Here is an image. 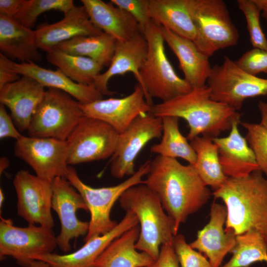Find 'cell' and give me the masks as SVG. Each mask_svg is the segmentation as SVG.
I'll list each match as a JSON object with an SVG mask.
<instances>
[{
  "mask_svg": "<svg viewBox=\"0 0 267 267\" xmlns=\"http://www.w3.org/2000/svg\"><path fill=\"white\" fill-rule=\"evenodd\" d=\"M152 21L176 34L194 42L196 30L189 13L187 0H149Z\"/></svg>",
  "mask_w": 267,
  "mask_h": 267,
  "instance_id": "83f0119b",
  "label": "cell"
},
{
  "mask_svg": "<svg viewBox=\"0 0 267 267\" xmlns=\"http://www.w3.org/2000/svg\"><path fill=\"white\" fill-rule=\"evenodd\" d=\"M23 135L15 126L13 120L7 112L5 107L0 104V138H12L19 139Z\"/></svg>",
  "mask_w": 267,
  "mask_h": 267,
  "instance_id": "ab89813d",
  "label": "cell"
},
{
  "mask_svg": "<svg viewBox=\"0 0 267 267\" xmlns=\"http://www.w3.org/2000/svg\"><path fill=\"white\" fill-rule=\"evenodd\" d=\"M0 62L20 76L31 78L44 88L66 92L81 104H86L103 99V95L93 86L77 83L59 69H48L36 63H17L0 53Z\"/></svg>",
  "mask_w": 267,
  "mask_h": 267,
  "instance_id": "e0dca14e",
  "label": "cell"
},
{
  "mask_svg": "<svg viewBox=\"0 0 267 267\" xmlns=\"http://www.w3.org/2000/svg\"><path fill=\"white\" fill-rule=\"evenodd\" d=\"M85 116L101 120L112 127L119 134L123 133L138 116L149 113L152 105L137 84L133 91L122 98L100 99L81 104Z\"/></svg>",
  "mask_w": 267,
  "mask_h": 267,
  "instance_id": "2e32d148",
  "label": "cell"
},
{
  "mask_svg": "<svg viewBox=\"0 0 267 267\" xmlns=\"http://www.w3.org/2000/svg\"><path fill=\"white\" fill-rule=\"evenodd\" d=\"M187 9L196 30L193 42L210 57L217 51L237 44L239 33L222 0H187Z\"/></svg>",
  "mask_w": 267,
  "mask_h": 267,
  "instance_id": "52a82bcc",
  "label": "cell"
},
{
  "mask_svg": "<svg viewBox=\"0 0 267 267\" xmlns=\"http://www.w3.org/2000/svg\"><path fill=\"white\" fill-rule=\"evenodd\" d=\"M57 246L56 237L52 228L33 224L18 227L10 219L0 217L1 259L10 257L19 265L29 267L36 257L52 253Z\"/></svg>",
  "mask_w": 267,
  "mask_h": 267,
  "instance_id": "30bf717a",
  "label": "cell"
},
{
  "mask_svg": "<svg viewBox=\"0 0 267 267\" xmlns=\"http://www.w3.org/2000/svg\"><path fill=\"white\" fill-rule=\"evenodd\" d=\"M14 152L33 169L36 176L44 179L51 181L57 177L65 178L67 174L66 140L23 135L16 140Z\"/></svg>",
  "mask_w": 267,
  "mask_h": 267,
  "instance_id": "4fadbf2b",
  "label": "cell"
},
{
  "mask_svg": "<svg viewBox=\"0 0 267 267\" xmlns=\"http://www.w3.org/2000/svg\"><path fill=\"white\" fill-rule=\"evenodd\" d=\"M145 184L159 199L173 224V234L180 224L209 199L211 191L194 165H184L177 159L156 156L150 162Z\"/></svg>",
  "mask_w": 267,
  "mask_h": 267,
  "instance_id": "6da1fadb",
  "label": "cell"
},
{
  "mask_svg": "<svg viewBox=\"0 0 267 267\" xmlns=\"http://www.w3.org/2000/svg\"><path fill=\"white\" fill-rule=\"evenodd\" d=\"M235 63L242 70L253 76L267 73V50L253 48L245 52Z\"/></svg>",
  "mask_w": 267,
  "mask_h": 267,
  "instance_id": "f35d334b",
  "label": "cell"
},
{
  "mask_svg": "<svg viewBox=\"0 0 267 267\" xmlns=\"http://www.w3.org/2000/svg\"><path fill=\"white\" fill-rule=\"evenodd\" d=\"M121 207L134 213L140 223V233L135 244L137 250L154 260L163 244L173 243V224L154 192L141 183L127 189L119 198Z\"/></svg>",
  "mask_w": 267,
  "mask_h": 267,
  "instance_id": "277c9868",
  "label": "cell"
},
{
  "mask_svg": "<svg viewBox=\"0 0 267 267\" xmlns=\"http://www.w3.org/2000/svg\"><path fill=\"white\" fill-rule=\"evenodd\" d=\"M148 44L142 34L127 41H117L114 55L108 69L95 80L93 86L103 95L115 92L109 90L108 84L113 77L132 73L141 86L139 71L146 58Z\"/></svg>",
  "mask_w": 267,
  "mask_h": 267,
  "instance_id": "44dd1931",
  "label": "cell"
},
{
  "mask_svg": "<svg viewBox=\"0 0 267 267\" xmlns=\"http://www.w3.org/2000/svg\"><path fill=\"white\" fill-rule=\"evenodd\" d=\"M44 87L24 76L0 89V102L10 111L19 132L27 131L32 118L44 95Z\"/></svg>",
  "mask_w": 267,
  "mask_h": 267,
  "instance_id": "ffe728a7",
  "label": "cell"
},
{
  "mask_svg": "<svg viewBox=\"0 0 267 267\" xmlns=\"http://www.w3.org/2000/svg\"><path fill=\"white\" fill-rule=\"evenodd\" d=\"M238 7L244 15L250 42L254 48L267 50V39L260 23L261 10L255 0H238Z\"/></svg>",
  "mask_w": 267,
  "mask_h": 267,
  "instance_id": "e575fe53",
  "label": "cell"
},
{
  "mask_svg": "<svg viewBox=\"0 0 267 267\" xmlns=\"http://www.w3.org/2000/svg\"><path fill=\"white\" fill-rule=\"evenodd\" d=\"M258 106L261 116L260 124L267 130V102L260 100Z\"/></svg>",
  "mask_w": 267,
  "mask_h": 267,
  "instance_id": "ee69618b",
  "label": "cell"
},
{
  "mask_svg": "<svg viewBox=\"0 0 267 267\" xmlns=\"http://www.w3.org/2000/svg\"><path fill=\"white\" fill-rule=\"evenodd\" d=\"M164 42L177 56L184 79L192 88L204 86L212 66L209 57L202 52L191 40L160 26Z\"/></svg>",
  "mask_w": 267,
  "mask_h": 267,
  "instance_id": "cb8c5ba5",
  "label": "cell"
},
{
  "mask_svg": "<svg viewBox=\"0 0 267 267\" xmlns=\"http://www.w3.org/2000/svg\"><path fill=\"white\" fill-rule=\"evenodd\" d=\"M261 10L262 16L267 21V0H255Z\"/></svg>",
  "mask_w": 267,
  "mask_h": 267,
  "instance_id": "f6af8a7d",
  "label": "cell"
},
{
  "mask_svg": "<svg viewBox=\"0 0 267 267\" xmlns=\"http://www.w3.org/2000/svg\"><path fill=\"white\" fill-rule=\"evenodd\" d=\"M162 118L150 112L137 117L119 134L116 148L111 157L110 173L117 178L134 174L135 160L152 139L162 136Z\"/></svg>",
  "mask_w": 267,
  "mask_h": 267,
  "instance_id": "7c38bea8",
  "label": "cell"
},
{
  "mask_svg": "<svg viewBox=\"0 0 267 267\" xmlns=\"http://www.w3.org/2000/svg\"><path fill=\"white\" fill-rule=\"evenodd\" d=\"M139 233L138 224L115 239L98 257L93 267H147L152 264L155 260L135 248Z\"/></svg>",
  "mask_w": 267,
  "mask_h": 267,
  "instance_id": "4316f807",
  "label": "cell"
},
{
  "mask_svg": "<svg viewBox=\"0 0 267 267\" xmlns=\"http://www.w3.org/2000/svg\"><path fill=\"white\" fill-rule=\"evenodd\" d=\"M52 209L58 215L60 232L56 237L57 246L64 252L71 249L70 241L87 234L89 222L80 221L76 213L79 210L88 211L81 195L65 177H57L51 181Z\"/></svg>",
  "mask_w": 267,
  "mask_h": 267,
  "instance_id": "9a60e30c",
  "label": "cell"
},
{
  "mask_svg": "<svg viewBox=\"0 0 267 267\" xmlns=\"http://www.w3.org/2000/svg\"><path fill=\"white\" fill-rule=\"evenodd\" d=\"M196 154L195 169L202 181L214 191L220 188L228 178L222 169L218 148L212 138L198 136L190 141Z\"/></svg>",
  "mask_w": 267,
  "mask_h": 267,
  "instance_id": "f1b7e54d",
  "label": "cell"
},
{
  "mask_svg": "<svg viewBox=\"0 0 267 267\" xmlns=\"http://www.w3.org/2000/svg\"><path fill=\"white\" fill-rule=\"evenodd\" d=\"M143 36L148 51L139 74L147 102L152 105V97L163 102L191 91L192 87L177 75L167 58L160 26L152 21Z\"/></svg>",
  "mask_w": 267,
  "mask_h": 267,
  "instance_id": "5b68a950",
  "label": "cell"
},
{
  "mask_svg": "<svg viewBox=\"0 0 267 267\" xmlns=\"http://www.w3.org/2000/svg\"><path fill=\"white\" fill-rule=\"evenodd\" d=\"M29 267H53L49 264L40 260H34L29 265Z\"/></svg>",
  "mask_w": 267,
  "mask_h": 267,
  "instance_id": "7dc6e473",
  "label": "cell"
},
{
  "mask_svg": "<svg viewBox=\"0 0 267 267\" xmlns=\"http://www.w3.org/2000/svg\"><path fill=\"white\" fill-rule=\"evenodd\" d=\"M240 124L234 122L227 136L212 138L218 146L223 172L228 178L243 177L260 170L252 149L239 132Z\"/></svg>",
  "mask_w": 267,
  "mask_h": 267,
  "instance_id": "603a6c76",
  "label": "cell"
},
{
  "mask_svg": "<svg viewBox=\"0 0 267 267\" xmlns=\"http://www.w3.org/2000/svg\"><path fill=\"white\" fill-rule=\"evenodd\" d=\"M9 165V161L5 157H2L0 159V174L6 169Z\"/></svg>",
  "mask_w": 267,
  "mask_h": 267,
  "instance_id": "bcb514c9",
  "label": "cell"
},
{
  "mask_svg": "<svg viewBox=\"0 0 267 267\" xmlns=\"http://www.w3.org/2000/svg\"><path fill=\"white\" fill-rule=\"evenodd\" d=\"M13 183L17 195V214L29 224L52 228L51 181L20 170Z\"/></svg>",
  "mask_w": 267,
  "mask_h": 267,
  "instance_id": "5bb4252c",
  "label": "cell"
},
{
  "mask_svg": "<svg viewBox=\"0 0 267 267\" xmlns=\"http://www.w3.org/2000/svg\"><path fill=\"white\" fill-rule=\"evenodd\" d=\"M92 23L99 29L117 41H127L141 34L133 17L110 1L101 0H81Z\"/></svg>",
  "mask_w": 267,
  "mask_h": 267,
  "instance_id": "d4e9b609",
  "label": "cell"
},
{
  "mask_svg": "<svg viewBox=\"0 0 267 267\" xmlns=\"http://www.w3.org/2000/svg\"><path fill=\"white\" fill-rule=\"evenodd\" d=\"M119 135L116 130L106 123L85 116L66 140L68 165L112 157L116 148Z\"/></svg>",
  "mask_w": 267,
  "mask_h": 267,
  "instance_id": "8fae6325",
  "label": "cell"
},
{
  "mask_svg": "<svg viewBox=\"0 0 267 267\" xmlns=\"http://www.w3.org/2000/svg\"><path fill=\"white\" fill-rule=\"evenodd\" d=\"M163 123L162 138L159 143L150 148L152 153L161 156L177 159L182 158L194 165L196 161V153L179 129V118L171 116L161 118Z\"/></svg>",
  "mask_w": 267,
  "mask_h": 267,
  "instance_id": "1f68e13d",
  "label": "cell"
},
{
  "mask_svg": "<svg viewBox=\"0 0 267 267\" xmlns=\"http://www.w3.org/2000/svg\"><path fill=\"white\" fill-rule=\"evenodd\" d=\"M21 76L0 62V89L4 86L18 80Z\"/></svg>",
  "mask_w": 267,
  "mask_h": 267,
  "instance_id": "7bdbcfd3",
  "label": "cell"
},
{
  "mask_svg": "<svg viewBox=\"0 0 267 267\" xmlns=\"http://www.w3.org/2000/svg\"><path fill=\"white\" fill-rule=\"evenodd\" d=\"M173 246L181 267H212L207 258L187 244L182 234L174 236Z\"/></svg>",
  "mask_w": 267,
  "mask_h": 267,
  "instance_id": "8d00e7d4",
  "label": "cell"
},
{
  "mask_svg": "<svg viewBox=\"0 0 267 267\" xmlns=\"http://www.w3.org/2000/svg\"><path fill=\"white\" fill-rule=\"evenodd\" d=\"M213 195L225 204L226 230L238 235L254 230L267 239V178L261 171L228 178Z\"/></svg>",
  "mask_w": 267,
  "mask_h": 267,
  "instance_id": "3957f363",
  "label": "cell"
},
{
  "mask_svg": "<svg viewBox=\"0 0 267 267\" xmlns=\"http://www.w3.org/2000/svg\"><path fill=\"white\" fill-rule=\"evenodd\" d=\"M4 194L1 189H0V207H1L4 201Z\"/></svg>",
  "mask_w": 267,
  "mask_h": 267,
  "instance_id": "c3c4849f",
  "label": "cell"
},
{
  "mask_svg": "<svg viewBox=\"0 0 267 267\" xmlns=\"http://www.w3.org/2000/svg\"><path fill=\"white\" fill-rule=\"evenodd\" d=\"M236 244L230 260L221 267H250L256 262L267 263V239L250 230L236 235Z\"/></svg>",
  "mask_w": 267,
  "mask_h": 267,
  "instance_id": "d6a6232c",
  "label": "cell"
},
{
  "mask_svg": "<svg viewBox=\"0 0 267 267\" xmlns=\"http://www.w3.org/2000/svg\"><path fill=\"white\" fill-rule=\"evenodd\" d=\"M226 215L225 206L214 202L209 222L198 231L196 239L190 244L193 249L208 258L212 267H221L224 257L231 253L236 244V235L223 228Z\"/></svg>",
  "mask_w": 267,
  "mask_h": 267,
  "instance_id": "d6986e66",
  "label": "cell"
},
{
  "mask_svg": "<svg viewBox=\"0 0 267 267\" xmlns=\"http://www.w3.org/2000/svg\"><path fill=\"white\" fill-rule=\"evenodd\" d=\"M147 267H179L173 243L162 245L158 259Z\"/></svg>",
  "mask_w": 267,
  "mask_h": 267,
  "instance_id": "60d3db41",
  "label": "cell"
},
{
  "mask_svg": "<svg viewBox=\"0 0 267 267\" xmlns=\"http://www.w3.org/2000/svg\"><path fill=\"white\" fill-rule=\"evenodd\" d=\"M117 41L102 32L99 35L79 36L58 44L54 48L65 52L89 58L102 66L110 65Z\"/></svg>",
  "mask_w": 267,
  "mask_h": 267,
  "instance_id": "f546056e",
  "label": "cell"
},
{
  "mask_svg": "<svg viewBox=\"0 0 267 267\" xmlns=\"http://www.w3.org/2000/svg\"><path fill=\"white\" fill-rule=\"evenodd\" d=\"M27 0H0V14L14 19L24 7Z\"/></svg>",
  "mask_w": 267,
  "mask_h": 267,
  "instance_id": "b9f144b4",
  "label": "cell"
},
{
  "mask_svg": "<svg viewBox=\"0 0 267 267\" xmlns=\"http://www.w3.org/2000/svg\"><path fill=\"white\" fill-rule=\"evenodd\" d=\"M35 30L28 28L15 19L0 14V50L8 58L21 63L40 61Z\"/></svg>",
  "mask_w": 267,
  "mask_h": 267,
  "instance_id": "484cf974",
  "label": "cell"
},
{
  "mask_svg": "<svg viewBox=\"0 0 267 267\" xmlns=\"http://www.w3.org/2000/svg\"><path fill=\"white\" fill-rule=\"evenodd\" d=\"M75 5L72 0H27L23 9L15 19L32 29L38 17L42 13L54 10L65 14Z\"/></svg>",
  "mask_w": 267,
  "mask_h": 267,
  "instance_id": "836d02e7",
  "label": "cell"
},
{
  "mask_svg": "<svg viewBox=\"0 0 267 267\" xmlns=\"http://www.w3.org/2000/svg\"><path fill=\"white\" fill-rule=\"evenodd\" d=\"M85 117L77 100L64 91L48 88L32 118L28 134L66 140Z\"/></svg>",
  "mask_w": 267,
  "mask_h": 267,
  "instance_id": "ba28073f",
  "label": "cell"
},
{
  "mask_svg": "<svg viewBox=\"0 0 267 267\" xmlns=\"http://www.w3.org/2000/svg\"><path fill=\"white\" fill-rule=\"evenodd\" d=\"M150 112L160 118L171 116L185 120L189 129L186 137L189 141L200 135L217 137L222 133L230 131L234 122L241 123V115L236 110L211 98L207 85L153 104Z\"/></svg>",
  "mask_w": 267,
  "mask_h": 267,
  "instance_id": "7a4b0ae2",
  "label": "cell"
},
{
  "mask_svg": "<svg viewBox=\"0 0 267 267\" xmlns=\"http://www.w3.org/2000/svg\"><path fill=\"white\" fill-rule=\"evenodd\" d=\"M110 1L131 14L138 23L143 35L152 22L149 13V0H111Z\"/></svg>",
  "mask_w": 267,
  "mask_h": 267,
  "instance_id": "74e56055",
  "label": "cell"
},
{
  "mask_svg": "<svg viewBox=\"0 0 267 267\" xmlns=\"http://www.w3.org/2000/svg\"><path fill=\"white\" fill-rule=\"evenodd\" d=\"M35 32L39 48L46 52L75 37L95 36L103 32L92 23L83 5H75L64 14L62 20L42 25Z\"/></svg>",
  "mask_w": 267,
  "mask_h": 267,
  "instance_id": "7402d4cb",
  "label": "cell"
},
{
  "mask_svg": "<svg viewBox=\"0 0 267 267\" xmlns=\"http://www.w3.org/2000/svg\"><path fill=\"white\" fill-rule=\"evenodd\" d=\"M206 83L213 100L236 111L245 99L267 95V79L246 73L226 56L221 65L212 66Z\"/></svg>",
  "mask_w": 267,
  "mask_h": 267,
  "instance_id": "9c48e42d",
  "label": "cell"
},
{
  "mask_svg": "<svg viewBox=\"0 0 267 267\" xmlns=\"http://www.w3.org/2000/svg\"><path fill=\"white\" fill-rule=\"evenodd\" d=\"M147 160L140 166L134 174L123 182L112 186L92 187L79 178L76 169L69 165L65 177L82 196L90 214L88 231L84 238L86 242L113 229L118 222L110 218L111 209L116 201L130 187L144 183L142 179L147 175L150 165Z\"/></svg>",
  "mask_w": 267,
  "mask_h": 267,
  "instance_id": "8992f818",
  "label": "cell"
},
{
  "mask_svg": "<svg viewBox=\"0 0 267 267\" xmlns=\"http://www.w3.org/2000/svg\"><path fill=\"white\" fill-rule=\"evenodd\" d=\"M46 53L48 62L80 84L93 85L103 68L92 59L69 54L55 48Z\"/></svg>",
  "mask_w": 267,
  "mask_h": 267,
  "instance_id": "4dcf8cb0",
  "label": "cell"
},
{
  "mask_svg": "<svg viewBox=\"0 0 267 267\" xmlns=\"http://www.w3.org/2000/svg\"><path fill=\"white\" fill-rule=\"evenodd\" d=\"M247 130L246 139L252 149L260 170L267 178V130L260 124L241 123Z\"/></svg>",
  "mask_w": 267,
  "mask_h": 267,
  "instance_id": "d590c367",
  "label": "cell"
},
{
  "mask_svg": "<svg viewBox=\"0 0 267 267\" xmlns=\"http://www.w3.org/2000/svg\"><path fill=\"white\" fill-rule=\"evenodd\" d=\"M138 224L136 216L127 211L123 219L113 229L85 242L76 251L64 255L47 253L38 256L34 260L44 261L53 267H93L96 259L113 240Z\"/></svg>",
  "mask_w": 267,
  "mask_h": 267,
  "instance_id": "ac0fdd59",
  "label": "cell"
}]
</instances>
